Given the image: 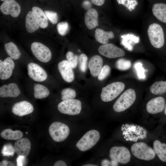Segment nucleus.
<instances>
[{
	"label": "nucleus",
	"instance_id": "obj_21",
	"mask_svg": "<svg viewBox=\"0 0 166 166\" xmlns=\"http://www.w3.org/2000/svg\"><path fill=\"white\" fill-rule=\"evenodd\" d=\"M26 29L29 33H32L38 30L40 27L35 14L32 11H30L26 18Z\"/></svg>",
	"mask_w": 166,
	"mask_h": 166
},
{
	"label": "nucleus",
	"instance_id": "obj_19",
	"mask_svg": "<svg viewBox=\"0 0 166 166\" xmlns=\"http://www.w3.org/2000/svg\"><path fill=\"white\" fill-rule=\"evenodd\" d=\"M85 22L89 30L93 29L98 26V14L95 9L91 8L88 10L85 14Z\"/></svg>",
	"mask_w": 166,
	"mask_h": 166
},
{
	"label": "nucleus",
	"instance_id": "obj_34",
	"mask_svg": "<svg viewBox=\"0 0 166 166\" xmlns=\"http://www.w3.org/2000/svg\"><path fill=\"white\" fill-rule=\"evenodd\" d=\"M142 64L140 62H137L134 65V67L137 72V75L140 79L144 80L146 78L145 69L142 66Z\"/></svg>",
	"mask_w": 166,
	"mask_h": 166
},
{
	"label": "nucleus",
	"instance_id": "obj_3",
	"mask_svg": "<svg viewBox=\"0 0 166 166\" xmlns=\"http://www.w3.org/2000/svg\"><path fill=\"white\" fill-rule=\"evenodd\" d=\"M147 32L150 43L154 47L160 48L163 46L164 35L160 25L156 23L151 24L148 27Z\"/></svg>",
	"mask_w": 166,
	"mask_h": 166
},
{
	"label": "nucleus",
	"instance_id": "obj_32",
	"mask_svg": "<svg viewBox=\"0 0 166 166\" xmlns=\"http://www.w3.org/2000/svg\"><path fill=\"white\" fill-rule=\"evenodd\" d=\"M115 65L118 69L121 70H125L130 68L131 63L129 60L124 58H120L116 61Z\"/></svg>",
	"mask_w": 166,
	"mask_h": 166
},
{
	"label": "nucleus",
	"instance_id": "obj_44",
	"mask_svg": "<svg viewBox=\"0 0 166 166\" xmlns=\"http://www.w3.org/2000/svg\"><path fill=\"white\" fill-rule=\"evenodd\" d=\"M101 166H111V161L107 159L103 160L101 162Z\"/></svg>",
	"mask_w": 166,
	"mask_h": 166
},
{
	"label": "nucleus",
	"instance_id": "obj_17",
	"mask_svg": "<svg viewBox=\"0 0 166 166\" xmlns=\"http://www.w3.org/2000/svg\"><path fill=\"white\" fill-rule=\"evenodd\" d=\"M165 107V100L161 97L153 98L149 101L146 104L148 112L151 114H155L162 112Z\"/></svg>",
	"mask_w": 166,
	"mask_h": 166
},
{
	"label": "nucleus",
	"instance_id": "obj_25",
	"mask_svg": "<svg viewBox=\"0 0 166 166\" xmlns=\"http://www.w3.org/2000/svg\"><path fill=\"white\" fill-rule=\"evenodd\" d=\"M154 150L160 159L163 162H166V144L161 143L158 140L153 143Z\"/></svg>",
	"mask_w": 166,
	"mask_h": 166
},
{
	"label": "nucleus",
	"instance_id": "obj_33",
	"mask_svg": "<svg viewBox=\"0 0 166 166\" xmlns=\"http://www.w3.org/2000/svg\"><path fill=\"white\" fill-rule=\"evenodd\" d=\"M66 58L72 68H75L77 66L78 61V57L72 52L69 51L66 55Z\"/></svg>",
	"mask_w": 166,
	"mask_h": 166
},
{
	"label": "nucleus",
	"instance_id": "obj_35",
	"mask_svg": "<svg viewBox=\"0 0 166 166\" xmlns=\"http://www.w3.org/2000/svg\"><path fill=\"white\" fill-rule=\"evenodd\" d=\"M87 57L85 54H81L78 57L79 67L81 71L85 72L87 69Z\"/></svg>",
	"mask_w": 166,
	"mask_h": 166
},
{
	"label": "nucleus",
	"instance_id": "obj_4",
	"mask_svg": "<svg viewBox=\"0 0 166 166\" xmlns=\"http://www.w3.org/2000/svg\"><path fill=\"white\" fill-rule=\"evenodd\" d=\"M131 150L133 156L140 160H150L153 159L155 156L156 153L154 149L144 142L134 144Z\"/></svg>",
	"mask_w": 166,
	"mask_h": 166
},
{
	"label": "nucleus",
	"instance_id": "obj_6",
	"mask_svg": "<svg viewBox=\"0 0 166 166\" xmlns=\"http://www.w3.org/2000/svg\"><path fill=\"white\" fill-rule=\"evenodd\" d=\"M49 132L52 139L56 142H61L68 137L70 132L67 125L59 122H55L50 125Z\"/></svg>",
	"mask_w": 166,
	"mask_h": 166
},
{
	"label": "nucleus",
	"instance_id": "obj_5",
	"mask_svg": "<svg viewBox=\"0 0 166 166\" xmlns=\"http://www.w3.org/2000/svg\"><path fill=\"white\" fill-rule=\"evenodd\" d=\"M124 87V84L121 82H114L103 87L101 94L102 100L105 102L113 100L122 92Z\"/></svg>",
	"mask_w": 166,
	"mask_h": 166
},
{
	"label": "nucleus",
	"instance_id": "obj_18",
	"mask_svg": "<svg viewBox=\"0 0 166 166\" xmlns=\"http://www.w3.org/2000/svg\"><path fill=\"white\" fill-rule=\"evenodd\" d=\"M21 91L18 85L12 83L5 85L0 88V96L2 97H16L20 94Z\"/></svg>",
	"mask_w": 166,
	"mask_h": 166
},
{
	"label": "nucleus",
	"instance_id": "obj_8",
	"mask_svg": "<svg viewBox=\"0 0 166 166\" xmlns=\"http://www.w3.org/2000/svg\"><path fill=\"white\" fill-rule=\"evenodd\" d=\"M109 156L111 160L122 164L129 162L131 156L128 149L124 146L112 147L110 149Z\"/></svg>",
	"mask_w": 166,
	"mask_h": 166
},
{
	"label": "nucleus",
	"instance_id": "obj_41",
	"mask_svg": "<svg viewBox=\"0 0 166 166\" xmlns=\"http://www.w3.org/2000/svg\"><path fill=\"white\" fill-rule=\"evenodd\" d=\"M0 166H14V164L12 161L4 160L0 163Z\"/></svg>",
	"mask_w": 166,
	"mask_h": 166
},
{
	"label": "nucleus",
	"instance_id": "obj_9",
	"mask_svg": "<svg viewBox=\"0 0 166 166\" xmlns=\"http://www.w3.org/2000/svg\"><path fill=\"white\" fill-rule=\"evenodd\" d=\"M31 49L33 55L41 62L47 63L51 60L52 57L51 51L43 44L34 42L31 45Z\"/></svg>",
	"mask_w": 166,
	"mask_h": 166
},
{
	"label": "nucleus",
	"instance_id": "obj_14",
	"mask_svg": "<svg viewBox=\"0 0 166 166\" xmlns=\"http://www.w3.org/2000/svg\"><path fill=\"white\" fill-rule=\"evenodd\" d=\"M58 69L62 78L67 82H71L74 79V74L73 68L68 61L63 60L58 64Z\"/></svg>",
	"mask_w": 166,
	"mask_h": 166
},
{
	"label": "nucleus",
	"instance_id": "obj_13",
	"mask_svg": "<svg viewBox=\"0 0 166 166\" xmlns=\"http://www.w3.org/2000/svg\"><path fill=\"white\" fill-rule=\"evenodd\" d=\"M15 66L12 58L8 57L4 61L0 60V78L2 80L9 78L11 76Z\"/></svg>",
	"mask_w": 166,
	"mask_h": 166
},
{
	"label": "nucleus",
	"instance_id": "obj_11",
	"mask_svg": "<svg viewBox=\"0 0 166 166\" xmlns=\"http://www.w3.org/2000/svg\"><path fill=\"white\" fill-rule=\"evenodd\" d=\"M28 74L34 81L37 82H42L45 80L47 74L44 70L38 64L31 62L27 65Z\"/></svg>",
	"mask_w": 166,
	"mask_h": 166
},
{
	"label": "nucleus",
	"instance_id": "obj_2",
	"mask_svg": "<svg viewBox=\"0 0 166 166\" xmlns=\"http://www.w3.org/2000/svg\"><path fill=\"white\" fill-rule=\"evenodd\" d=\"M100 134L96 130H91L86 132L77 142L76 147L80 151L84 152L91 148L99 141Z\"/></svg>",
	"mask_w": 166,
	"mask_h": 166
},
{
	"label": "nucleus",
	"instance_id": "obj_15",
	"mask_svg": "<svg viewBox=\"0 0 166 166\" xmlns=\"http://www.w3.org/2000/svg\"><path fill=\"white\" fill-rule=\"evenodd\" d=\"M34 110L31 104L25 101L15 103L12 108V112L14 114L21 117L32 113Z\"/></svg>",
	"mask_w": 166,
	"mask_h": 166
},
{
	"label": "nucleus",
	"instance_id": "obj_48",
	"mask_svg": "<svg viewBox=\"0 0 166 166\" xmlns=\"http://www.w3.org/2000/svg\"><path fill=\"white\" fill-rule=\"evenodd\" d=\"M27 133H28V132H26V134H27Z\"/></svg>",
	"mask_w": 166,
	"mask_h": 166
},
{
	"label": "nucleus",
	"instance_id": "obj_47",
	"mask_svg": "<svg viewBox=\"0 0 166 166\" xmlns=\"http://www.w3.org/2000/svg\"><path fill=\"white\" fill-rule=\"evenodd\" d=\"M0 0L2 1H4L5 0Z\"/></svg>",
	"mask_w": 166,
	"mask_h": 166
},
{
	"label": "nucleus",
	"instance_id": "obj_26",
	"mask_svg": "<svg viewBox=\"0 0 166 166\" xmlns=\"http://www.w3.org/2000/svg\"><path fill=\"white\" fill-rule=\"evenodd\" d=\"M32 10L38 19L40 27L42 28L47 27L48 26V19L42 10L37 6L33 7Z\"/></svg>",
	"mask_w": 166,
	"mask_h": 166
},
{
	"label": "nucleus",
	"instance_id": "obj_45",
	"mask_svg": "<svg viewBox=\"0 0 166 166\" xmlns=\"http://www.w3.org/2000/svg\"><path fill=\"white\" fill-rule=\"evenodd\" d=\"M97 165H95V164H85V165H83V166H97Z\"/></svg>",
	"mask_w": 166,
	"mask_h": 166
},
{
	"label": "nucleus",
	"instance_id": "obj_29",
	"mask_svg": "<svg viewBox=\"0 0 166 166\" xmlns=\"http://www.w3.org/2000/svg\"><path fill=\"white\" fill-rule=\"evenodd\" d=\"M4 47L7 53L12 59L17 60L19 58L21 53L14 43L12 42L6 43Z\"/></svg>",
	"mask_w": 166,
	"mask_h": 166
},
{
	"label": "nucleus",
	"instance_id": "obj_16",
	"mask_svg": "<svg viewBox=\"0 0 166 166\" xmlns=\"http://www.w3.org/2000/svg\"><path fill=\"white\" fill-rule=\"evenodd\" d=\"M31 143L28 139L22 138L15 142L14 148L15 152L18 155L26 157L31 149Z\"/></svg>",
	"mask_w": 166,
	"mask_h": 166
},
{
	"label": "nucleus",
	"instance_id": "obj_12",
	"mask_svg": "<svg viewBox=\"0 0 166 166\" xmlns=\"http://www.w3.org/2000/svg\"><path fill=\"white\" fill-rule=\"evenodd\" d=\"M0 9L4 14H10L14 18H17L21 11L19 5L15 0H5L1 5Z\"/></svg>",
	"mask_w": 166,
	"mask_h": 166
},
{
	"label": "nucleus",
	"instance_id": "obj_10",
	"mask_svg": "<svg viewBox=\"0 0 166 166\" xmlns=\"http://www.w3.org/2000/svg\"><path fill=\"white\" fill-rule=\"evenodd\" d=\"M101 55L109 58H115L124 56V50L112 43H106L100 46L98 49Z\"/></svg>",
	"mask_w": 166,
	"mask_h": 166
},
{
	"label": "nucleus",
	"instance_id": "obj_31",
	"mask_svg": "<svg viewBox=\"0 0 166 166\" xmlns=\"http://www.w3.org/2000/svg\"><path fill=\"white\" fill-rule=\"evenodd\" d=\"M61 99L62 101L74 99L76 97V92L72 88H67L61 91Z\"/></svg>",
	"mask_w": 166,
	"mask_h": 166
},
{
	"label": "nucleus",
	"instance_id": "obj_1",
	"mask_svg": "<svg viewBox=\"0 0 166 166\" xmlns=\"http://www.w3.org/2000/svg\"><path fill=\"white\" fill-rule=\"evenodd\" d=\"M136 99L134 90L129 89L124 91L116 101L113 108L117 112H123L130 107L134 103Z\"/></svg>",
	"mask_w": 166,
	"mask_h": 166
},
{
	"label": "nucleus",
	"instance_id": "obj_7",
	"mask_svg": "<svg viewBox=\"0 0 166 166\" xmlns=\"http://www.w3.org/2000/svg\"><path fill=\"white\" fill-rule=\"evenodd\" d=\"M57 108L61 113L70 115L79 114L81 109V103L77 99H69L62 101L58 105Z\"/></svg>",
	"mask_w": 166,
	"mask_h": 166
},
{
	"label": "nucleus",
	"instance_id": "obj_38",
	"mask_svg": "<svg viewBox=\"0 0 166 166\" xmlns=\"http://www.w3.org/2000/svg\"><path fill=\"white\" fill-rule=\"evenodd\" d=\"M110 68L107 65H105L101 69L98 75V78L100 81H102L105 79L109 74Z\"/></svg>",
	"mask_w": 166,
	"mask_h": 166
},
{
	"label": "nucleus",
	"instance_id": "obj_39",
	"mask_svg": "<svg viewBox=\"0 0 166 166\" xmlns=\"http://www.w3.org/2000/svg\"><path fill=\"white\" fill-rule=\"evenodd\" d=\"M47 18L53 24L57 23L58 20V16L57 13L52 11L45 10L44 11Z\"/></svg>",
	"mask_w": 166,
	"mask_h": 166
},
{
	"label": "nucleus",
	"instance_id": "obj_40",
	"mask_svg": "<svg viewBox=\"0 0 166 166\" xmlns=\"http://www.w3.org/2000/svg\"><path fill=\"white\" fill-rule=\"evenodd\" d=\"M27 159L26 157L23 156H18L16 160L17 166H25L27 163Z\"/></svg>",
	"mask_w": 166,
	"mask_h": 166
},
{
	"label": "nucleus",
	"instance_id": "obj_20",
	"mask_svg": "<svg viewBox=\"0 0 166 166\" xmlns=\"http://www.w3.org/2000/svg\"><path fill=\"white\" fill-rule=\"evenodd\" d=\"M103 63L102 58L99 55H94L91 58L88 67L92 76L95 77L98 75L102 68Z\"/></svg>",
	"mask_w": 166,
	"mask_h": 166
},
{
	"label": "nucleus",
	"instance_id": "obj_24",
	"mask_svg": "<svg viewBox=\"0 0 166 166\" xmlns=\"http://www.w3.org/2000/svg\"><path fill=\"white\" fill-rule=\"evenodd\" d=\"M121 44L130 51L133 50L132 44L138 43L140 40L139 38L133 34H128L122 35Z\"/></svg>",
	"mask_w": 166,
	"mask_h": 166
},
{
	"label": "nucleus",
	"instance_id": "obj_37",
	"mask_svg": "<svg viewBox=\"0 0 166 166\" xmlns=\"http://www.w3.org/2000/svg\"><path fill=\"white\" fill-rule=\"evenodd\" d=\"M57 29L59 34L61 35L64 36L68 31L69 29V24L66 22H60L57 24Z\"/></svg>",
	"mask_w": 166,
	"mask_h": 166
},
{
	"label": "nucleus",
	"instance_id": "obj_27",
	"mask_svg": "<svg viewBox=\"0 0 166 166\" xmlns=\"http://www.w3.org/2000/svg\"><path fill=\"white\" fill-rule=\"evenodd\" d=\"M1 136L3 138L11 140H17L23 136L22 132L19 130L13 131L10 129L4 130L1 133Z\"/></svg>",
	"mask_w": 166,
	"mask_h": 166
},
{
	"label": "nucleus",
	"instance_id": "obj_28",
	"mask_svg": "<svg viewBox=\"0 0 166 166\" xmlns=\"http://www.w3.org/2000/svg\"><path fill=\"white\" fill-rule=\"evenodd\" d=\"M33 89L34 96L37 99H42L48 97L50 92L49 89L44 85L41 84H35Z\"/></svg>",
	"mask_w": 166,
	"mask_h": 166
},
{
	"label": "nucleus",
	"instance_id": "obj_23",
	"mask_svg": "<svg viewBox=\"0 0 166 166\" xmlns=\"http://www.w3.org/2000/svg\"><path fill=\"white\" fill-rule=\"evenodd\" d=\"M114 36L111 31H105L100 29H97L95 31V37L96 40L103 44L107 43L109 40L113 39Z\"/></svg>",
	"mask_w": 166,
	"mask_h": 166
},
{
	"label": "nucleus",
	"instance_id": "obj_36",
	"mask_svg": "<svg viewBox=\"0 0 166 166\" xmlns=\"http://www.w3.org/2000/svg\"><path fill=\"white\" fill-rule=\"evenodd\" d=\"M1 152L4 156H12L15 152L14 148L10 144H6L3 146Z\"/></svg>",
	"mask_w": 166,
	"mask_h": 166
},
{
	"label": "nucleus",
	"instance_id": "obj_42",
	"mask_svg": "<svg viewBox=\"0 0 166 166\" xmlns=\"http://www.w3.org/2000/svg\"><path fill=\"white\" fill-rule=\"evenodd\" d=\"M92 3L98 6L102 5L105 1V0H91Z\"/></svg>",
	"mask_w": 166,
	"mask_h": 166
},
{
	"label": "nucleus",
	"instance_id": "obj_22",
	"mask_svg": "<svg viewBox=\"0 0 166 166\" xmlns=\"http://www.w3.org/2000/svg\"><path fill=\"white\" fill-rule=\"evenodd\" d=\"M154 15L159 20L166 23V4L163 3L154 4L152 8Z\"/></svg>",
	"mask_w": 166,
	"mask_h": 166
},
{
	"label": "nucleus",
	"instance_id": "obj_46",
	"mask_svg": "<svg viewBox=\"0 0 166 166\" xmlns=\"http://www.w3.org/2000/svg\"><path fill=\"white\" fill-rule=\"evenodd\" d=\"M164 113L166 115V106H165V111H164Z\"/></svg>",
	"mask_w": 166,
	"mask_h": 166
},
{
	"label": "nucleus",
	"instance_id": "obj_30",
	"mask_svg": "<svg viewBox=\"0 0 166 166\" xmlns=\"http://www.w3.org/2000/svg\"><path fill=\"white\" fill-rule=\"evenodd\" d=\"M150 92L155 95H160L166 92V81H157L150 87Z\"/></svg>",
	"mask_w": 166,
	"mask_h": 166
},
{
	"label": "nucleus",
	"instance_id": "obj_43",
	"mask_svg": "<svg viewBox=\"0 0 166 166\" xmlns=\"http://www.w3.org/2000/svg\"><path fill=\"white\" fill-rule=\"evenodd\" d=\"M54 166H66L65 163L62 160H59L54 163Z\"/></svg>",
	"mask_w": 166,
	"mask_h": 166
}]
</instances>
